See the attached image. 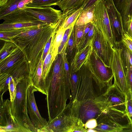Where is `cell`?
I'll return each mask as SVG.
<instances>
[{
  "label": "cell",
  "instance_id": "5",
  "mask_svg": "<svg viewBox=\"0 0 132 132\" xmlns=\"http://www.w3.org/2000/svg\"><path fill=\"white\" fill-rule=\"evenodd\" d=\"M0 25V30L28 28L44 26L46 24L24 9L9 14Z\"/></svg>",
  "mask_w": 132,
  "mask_h": 132
},
{
  "label": "cell",
  "instance_id": "42",
  "mask_svg": "<svg viewBox=\"0 0 132 132\" xmlns=\"http://www.w3.org/2000/svg\"><path fill=\"white\" fill-rule=\"evenodd\" d=\"M121 42L132 53V38L125 31Z\"/></svg>",
  "mask_w": 132,
  "mask_h": 132
},
{
  "label": "cell",
  "instance_id": "29",
  "mask_svg": "<svg viewBox=\"0 0 132 132\" xmlns=\"http://www.w3.org/2000/svg\"><path fill=\"white\" fill-rule=\"evenodd\" d=\"M85 0H63L56 5L61 10L79 8L81 7Z\"/></svg>",
  "mask_w": 132,
  "mask_h": 132
},
{
  "label": "cell",
  "instance_id": "37",
  "mask_svg": "<svg viewBox=\"0 0 132 132\" xmlns=\"http://www.w3.org/2000/svg\"><path fill=\"white\" fill-rule=\"evenodd\" d=\"M95 27L94 25L92 23L89 32L84 40L80 43L76 49L75 52L80 51L90 43L93 36Z\"/></svg>",
  "mask_w": 132,
  "mask_h": 132
},
{
  "label": "cell",
  "instance_id": "25",
  "mask_svg": "<svg viewBox=\"0 0 132 132\" xmlns=\"http://www.w3.org/2000/svg\"><path fill=\"white\" fill-rule=\"evenodd\" d=\"M57 29L53 35L51 47L45 59L43 65L42 77L43 80L45 82V79L50 71L52 65L55 58L54 56L53 45L54 39Z\"/></svg>",
  "mask_w": 132,
  "mask_h": 132
},
{
  "label": "cell",
  "instance_id": "9",
  "mask_svg": "<svg viewBox=\"0 0 132 132\" xmlns=\"http://www.w3.org/2000/svg\"><path fill=\"white\" fill-rule=\"evenodd\" d=\"M85 64L92 73L108 86L114 77L111 67L106 66L92 49Z\"/></svg>",
  "mask_w": 132,
  "mask_h": 132
},
{
  "label": "cell",
  "instance_id": "26",
  "mask_svg": "<svg viewBox=\"0 0 132 132\" xmlns=\"http://www.w3.org/2000/svg\"><path fill=\"white\" fill-rule=\"evenodd\" d=\"M95 6L83 10L77 20L76 24L77 26L85 25L93 21Z\"/></svg>",
  "mask_w": 132,
  "mask_h": 132
},
{
  "label": "cell",
  "instance_id": "17",
  "mask_svg": "<svg viewBox=\"0 0 132 132\" xmlns=\"http://www.w3.org/2000/svg\"><path fill=\"white\" fill-rule=\"evenodd\" d=\"M73 117L68 104L63 112L52 121L48 122V126L44 132H69Z\"/></svg>",
  "mask_w": 132,
  "mask_h": 132
},
{
  "label": "cell",
  "instance_id": "4",
  "mask_svg": "<svg viewBox=\"0 0 132 132\" xmlns=\"http://www.w3.org/2000/svg\"><path fill=\"white\" fill-rule=\"evenodd\" d=\"M77 90L74 100H94L103 94L108 86L94 76L84 64L78 71Z\"/></svg>",
  "mask_w": 132,
  "mask_h": 132
},
{
  "label": "cell",
  "instance_id": "38",
  "mask_svg": "<svg viewBox=\"0 0 132 132\" xmlns=\"http://www.w3.org/2000/svg\"><path fill=\"white\" fill-rule=\"evenodd\" d=\"M76 21L74 22L66 30L58 48V54L61 53L65 46L67 43L71 33L76 23Z\"/></svg>",
  "mask_w": 132,
  "mask_h": 132
},
{
  "label": "cell",
  "instance_id": "41",
  "mask_svg": "<svg viewBox=\"0 0 132 132\" xmlns=\"http://www.w3.org/2000/svg\"><path fill=\"white\" fill-rule=\"evenodd\" d=\"M15 81L13 79L9 84L10 101L11 102H13L15 99L16 92V86Z\"/></svg>",
  "mask_w": 132,
  "mask_h": 132
},
{
  "label": "cell",
  "instance_id": "24",
  "mask_svg": "<svg viewBox=\"0 0 132 132\" xmlns=\"http://www.w3.org/2000/svg\"><path fill=\"white\" fill-rule=\"evenodd\" d=\"M25 57L21 50L17 46L10 54L0 61V73L11 67Z\"/></svg>",
  "mask_w": 132,
  "mask_h": 132
},
{
  "label": "cell",
  "instance_id": "33",
  "mask_svg": "<svg viewBox=\"0 0 132 132\" xmlns=\"http://www.w3.org/2000/svg\"><path fill=\"white\" fill-rule=\"evenodd\" d=\"M27 28L0 30V39L4 41L11 40V38L18 35Z\"/></svg>",
  "mask_w": 132,
  "mask_h": 132
},
{
  "label": "cell",
  "instance_id": "50",
  "mask_svg": "<svg viewBox=\"0 0 132 132\" xmlns=\"http://www.w3.org/2000/svg\"><path fill=\"white\" fill-rule=\"evenodd\" d=\"M131 19H132V16H131Z\"/></svg>",
  "mask_w": 132,
  "mask_h": 132
},
{
  "label": "cell",
  "instance_id": "8",
  "mask_svg": "<svg viewBox=\"0 0 132 132\" xmlns=\"http://www.w3.org/2000/svg\"><path fill=\"white\" fill-rule=\"evenodd\" d=\"M93 23L102 32L113 47L114 42L104 0L100 1L95 5Z\"/></svg>",
  "mask_w": 132,
  "mask_h": 132
},
{
  "label": "cell",
  "instance_id": "45",
  "mask_svg": "<svg viewBox=\"0 0 132 132\" xmlns=\"http://www.w3.org/2000/svg\"><path fill=\"white\" fill-rule=\"evenodd\" d=\"M97 123L96 120L95 119H90L88 120L85 124V128L93 129L97 126Z\"/></svg>",
  "mask_w": 132,
  "mask_h": 132
},
{
  "label": "cell",
  "instance_id": "32",
  "mask_svg": "<svg viewBox=\"0 0 132 132\" xmlns=\"http://www.w3.org/2000/svg\"><path fill=\"white\" fill-rule=\"evenodd\" d=\"M0 50V61L10 54L18 46L11 40L5 41Z\"/></svg>",
  "mask_w": 132,
  "mask_h": 132
},
{
  "label": "cell",
  "instance_id": "23",
  "mask_svg": "<svg viewBox=\"0 0 132 132\" xmlns=\"http://www.w3.org/2000/svg\"><path fill=\"white\" fill-rule=\"evenodd\" d=\"M81 7L79 8L66 9L63 11L59 19L61 28L66 30L77 21L82 11Z\"/></svg>",
  "mask_w": 132,
  "mask_h": 132
},
{
  "label": "cell",
  "instance_id": "12",
  "mask_svg": "<svg viewBox=\"0 0 132 132\" xmlns=\"http://www.w3.org/2000/svg\"><path fill=\"white\" fill-rule=\"evenodd\" d=\"M32 85L28 86L27 92V102L28 113L32 124L38 132L44 131L48 126V122L40 114L36 103Z\"/></svg>",
  "mask_w": 132,
  "mask_h": 132
},
{
  "label": "cell",
  "instance_id": "28",
  "mask_svg": "<svg viewBox=\"0 0 132 132\" xmlns=\"http://www.w3.org/2000/svg\"><path fill=\"white\" fill-rule=\"evenodd\" d=\"M67 45V43L65 46L64 47V48L61 53L63 56L64 62V68L65 71L68 98L70 100L71 99V92L70 81V68L69 67V62L67 59V54L66 53V50Z\"/></svg>",
  "mask_w": 132,
  "mask_h": 132
},
{
  "label": "cell",
  "instance_id": "30",
  "mask_svg": "<svg viewBox=\"0 0 132 132\" xmlns=\"http://www.w3.org/2000/svg\"><path fill=\"white\" fill-rule=\"evenodd\" d=\"M75 26L71 31L67 42L66 50L68 61L69 63V61L71 63L73 58V50L75 48H76Z\"/></svg>",
  "mask_w": 132,
  "mask_h": 132
},
{
  "label": "cell",
  "instance_id": "27",
  "mask_svg": "<svg viewBox=\"0 0 132 132\" xmlns=\"http://www.w3.org/2000/svg\"><path fill=\"white\" fill-rule=\"evenodd\" d=\"M119 52L125 70L128 87L132 93V66L125 56Z\"/></svg>",
  "mask_w": 132,
  "mask_h": 132
},
{
  "label": "cell",
  "instance_id": "46",
  "mask_svg": "<svg viewBox=\"0 0 132 132\" xmlns=\"http://www.w3.org/2000/svg\"><path fill=\"white\" fill-rule=\"evenodd\" d=\"M124 30L125 32L132 38V19L128 22Z\"/></svg>",
  "mask_w": 132,
  "mask_h": 132
},
{
  "label": "cell",
  "instance_id": "35",
  "mask_svg": "<svg viewBox=\"0 0 132 132\" xmlns=\"http://www.w3.org/2000/svg\"><path fill=\"white\" fill-rule=\"evenodd\" d=\"M63 0H33L27 6L35 7H48L56 5Z\"/></svg>",
  "mask_w": 132,
  "mask_h": 132
},
{
  "label": "cell",
  "instance_id": "31",
  "mask_svg": "<svg viewBox=\"0 0 132 132\" xmlns=\"http://www.w3.org/2000/svg\"><path fill=\"white\" fill-rule=\"evenodd\" d=\"M70 85L71 98L70 101H73L75 99L77 90L78 80V71L74 72L70 69Z\"/></svg>",
  "mask_w": 132,
  "mask_h": 132
},
{
  "label": "cell",
  "instance_id": "47",
  "mask_svg": "<svg viewBox=\"0 0 132 132\" xmlns=\"http://www.w3.org/2000/svg\"><path fill=\"white\" fill-rule=\"evenodd\" d=\"M92 23H90L85 25V29L81 42L84 40L86 36L89 32Z\"/></svg>",
  "mask_w": 132,
  "mask_h": 132
},
{
  "label": "cell",
  "instance_id": "36",
  "mask_svg": "<svg viewBox=\"0 0 132 132\" xmlns=\"http://www.w3.org/2000/svg\"><path fill=\"white\" fill-rule=\"evenodd\" d=\"M65 30L64 29L59 28L56 31L53 45L54 56L55 58L58 54V48Z\"/></svg>",
  "mask_w": 132,
  "mask_h": 132
},
{
  "label": "cell",
  "instance_id": "15",
  "mask_svg": "<svg viewBox=\"0 0 132 132\" xmlns=\"http://www.w3.org/2000/svg\"><path fill=\"white\" fill-rule=\"evenodd\" d=\"M0 97V132H19V125L11 112V101Z\"/></svg>",
  "mask_w": 132,
  "mask_h": 132
},
{
  "label": "cell",
  "instance_id": "20",
  "mask_svg": "<svg viewBox=\"0 0 132 132\" xmlns=\"http://www.w3.org/2000/svg\"><path fill=\"white\" fill-rule=\"evenodd\" d=\"M114 5L120 13L123 29L131 19L132 0H113Z\"/></svg>",
  "mask_w": 132,
  "mask_h": 132
},
{
  "label": "cell",
  "instance_id": "6",
  "mask_svg": "<svg viewBox=\"0 0 132 132\" xmlns=\"http://www.w3.org/2000/svg\"><path fill=\"white\" fill-rule=\"evenodd\" d=\"M29 73V64L25 57L11 67L0 72V96H3L8 90L9 84L13 79L17 85Z\"/></svg>",
  "mask_w": 132,
  "mask_h": 132
},
{
  "label": "cell",
  "instance_id": "19",
  "mask_svg": "<svg viewBox=\"0 0 132 132\" xmlns=\"http://www.w3.org/2000/svg\"><path fill=\"white\" fill-rule=\"evenodd\" d=\"M42 56L40 59L38 66L33 74L31 76L30 75V81L35 92L38 91L46 95L45 82L43 80L42 77L43 64Z\"/></svg>",
  "mask_w": 132,
  "mask_h": 132
},
{
  "label": "cell",
  "instance_id": "39",
  "mask_svg": "<svg viewBox=\"0 0 132 132\" xmlns=\"http://www.w3.org/2000/svg\"><path fill=\"white\" fill-rule=\"evenodd\" d=\"M75 26V47L76 49L80 44L84 31L85 25L77 26Z\"/></svg>",
  "mask_w": 132,
  "mask_h": 132
},
{
  "label": "cell",
  "instance_id": "22",
  "mask_svg": "<svg viewBox=\"0 0 132 132\" xmlns=\"http://www.w3.org/2000/svg\"><path fill=\"white\" fill-rule=\"evenodd\" d=\"M33 0H9L0 7V19L3 20L8 15L19 9H23Z\"/></svg>",
  "mask_w": 132,
  "mask_h": 132
},
{
  "label": "cell",
  "instance_id": "11",
  "mask_svg": "<svg viewBox=\"0 0 132 132\" xmlns=\"http://www.w3.org/2000/svg\"><path fill=\"white\" fill-rule=\"evenodd\" d=\"M103 96L104 102L108 108L119 112L125 116L126 95L115 83L108 87Z\"/></svg>",
  "mask_w": 132,
  "mask_h": 132
},
{
  "label": "cell",
  "instance_id": "44",
  "mask_svg": "<svg viewBox=\"0 0 132 132\" xmlns=\"http://www.w3.org/2000/svg\"><path fill=\"white\" fill-rule=\"evenodd\" d=\"M103 0H85L81 6L82 11L94 6L97 3Z\"/></svg>",
  "mask_w": 132,
  "mask_h": 132
},
{
  "label": "cell",
  "instance_id": "10",
  "mask_svg": "<svg viewBox=\"0 0 132 132\" xmlns=\"http://www.w3.org/2000/svg\"><path fill=\"white\" fill-rule=\"evenodd\" d=\"M91 43L92 49L101 60L106 66L111 67L113 48L105 39L102 32L95 27Z\"/></svg>",
  "mask_w": 132,
  "mask_h": 132
},
{
  "label": "cell",
  "instance_id": "14",
  "mask_svg": "<svg viewBox=\"0 0 132 132\" xmlns=\"http://www.w3.org/2000/svg\"><path fill=\"white\" fill-rule=\"evenodd\" d=\"M115 43L121 42L124 32L120 13L113 0H104Z\"/></svg>",
  "mask_w": 132,
  "mask_h": 132
},
{
  "label": "cell",
  "instance_id": "2",
  "mask_svg": "<svg viewBox=\"0 0 132 132\" xmlns=\"http://www.w3.org/2000/svg\"><path fill=\"white\" fill-rule=\"evenodd\" d=\"M45 84L48 121L50 122L63 112L68 99L66 73L61 53L57 55L53 71L46 78Z\"/></svg>",
  "mask_w": 132,
  "mask_h": 132
},
{
  "label": "cell",
  "instance_id": "49",
  "mask_svg": "<svg viewBox=\"0 0 132 132\" xmlns=\"http://www.w3.org/2000/svg\"><path fill=\"white\" fill-rule=\"evenodd\" d=\"M87 132H97L94 129H88L87 130Z\"/></svg>",
  "mask_w": 132,
  "mask_h": 132
},
{
  "label": "cell",
  "instance_id": "1",
  "mask_svg": "<svg viewBox=\"0 0 132 132\" xmlns=\"http://www.w3.org/2000/svg\"><path fill=\"white\" fill-rule=\"evenodd\" d=\"M57 27V24L28 28L10 38L25 56L31 76L38 66L46 44Z\"/></svg>",
  "mask_w": 132,
  "mask_h": 132
},
{
  "label": "cell",
  "instance_id": "16",
  "mask_svg": "<svg viewBox=\"0 0 132 132\" xmlns=\"http://www.w3.org/2000/svg\"><path fill=\"white\" fill-rule=\"evenodd\" d=\"M47 25H55L62 12L50 6L35 7L26 6L23 9Z\"/></svg>",
  "mask_w": 132,
  "mask_h": 132
},
{
  "label": "cell",
  "instance_id": "7",
  "mask_svg": "<svg viewBox=\"0 0 132 132\" xmlns=\"http://www.w3.org/2000/svg\"><path fill=\"white\" fill-rule=\"evenodd\" d=\"M71 115L77 117L85 124L88 120H96L101 114V111L94 100H88L82 102L70 101Z\"/></svg>",
  "mask_w": 132,
  "mask_h": 132
},
{
  "label": "cell",
  "instance_id": "43",
  "mask_svg": "<svg viewBox=\"0 0 132 132\" xmlns=\"http://www.w3.org/2000/svg\"><path fill=\"white\" fill-rule=\"evenodd\" d=\"M58 29V27L56 28L50 37L48 39L45 46L42 56L43 62V63L45 59L49 50L52 42L53 34L55 31Z\"/></svg>",
  "mask_w": 132,
  "mask_h": 132
},
{
  "label": "cell",
  "instance_id": "48",
  "mask_svg": "<svg viewBox=\"0 0 132 132\" xmlns=\"http://www.w3.org/2000/svg\"><path fill=\"white\" fill-rule=\"evenodd\" d=\"M9 0H0V7L6 4Z\"/></svg>",
  "mask_w": 132,
  "mask_h": 132
},
{
  "label": "cell",
  "instance_id": "21",
  "mask_svg": "<svg viewBox=\"0 0 132 132\" xmlns=\"http://www.w3.org/2000/svg\"><path fill=\"white\" fill-rule=\"evenodd\" d=\"M91 42L80 51L75 53L70 67L74 72H77L88 59L92 50Z\"/></svg>",
  "mask_w": 132,
  "mask_h": 132
},
{
  "label": "cell",
  "instance_id": "34",
  "mask_svg": "<svg viewBox=\"0 0 132 132\" xmlns=\"http://www.w3.org/2000/svg\"><path fill=\"white\" fill-rule=\"evenodd\" d=\"M125 112V116L128 118L129 123L132 128V93L129 89L126 95V105Z\"/></svg>",
  "mask_w": 132,
  "mask_h": 132
},
{
  "label": "cell",
  "instance_id": "3",
  "mask_svg": "<svg viewBox=\"0 0 132 132\" xmlns=\"http://www.w3.org/2000/svg\"><path fill=\"white\" fill-rule=\"evenodd\" d=\"M31 84L29 73L18 84L14 100L11 102V112L19 125V132H38L28 114L27 92L28 88Z\"/></svg>",
  "mask_w": 132,
  "mask_h": 132
},
{
  "label": "cell",
  "instance_id": "13",
  "mask_svg": "<svg viewBox=\"0 0 132 132\" xmlns=\"http://www.w3.org/2000/svg\"><path fill=\"white\" fill-rule=\"evenodd\" d=\"M113 48V52L111 67L113 74L114 83L126 95L129 89L120 53L118 49L115 44Z\"/></svg>",
  "mask_w": 132,
  "mask_h": 132
},
{
  "label": "cell",
  "instance_id": "18",
  "mask_svg": "<svg viewBox=\"0 0 132 132\" xmlns=\"http://www.w3.org/2000/svg\"><path fill=\"white\" fill-rule=\"evenodd\" d=\"M113 113L110 112L102 114L97 120V126L93 129L97 132H120L124 131L127 128L122 126L113 118Z\"/></svg>",
  "mask_w": 132,
  "mask_h": 132
},
{
  "label": "cell",
  "instance_id": "40",
  "mask_svg": "<svg viewBox=\"0 0 132 132\" xmlns=\"http://www.w3.org/2000/svg\"><path fill=\"white\" fill-rule=\"evenodd\" d=\"M114 44L119 52L125 56L132 66V53L121 42Z\"/></svg>",
  "mask_w": 132,
  "mask_h": 132
}]
</instances>
